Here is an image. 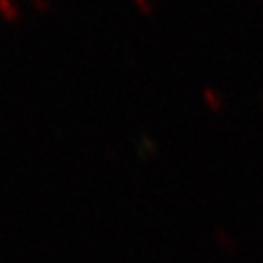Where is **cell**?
<instances>
[{
    "label": "cell",
    "mask_w": 263,
    "mask_h": 263,
    "mask_svg": "<svg viewBox=\"0 0 263 263\" xmlns=\"http://www.w3.org/2000/svg\"><path fill=\"white\" fill-rule=\"evenodd\" d=\"M0 16L6 22L13 24V22H16L21 18V9L16 8V4L13 0H0Z\"/></svg>",
    "instance_id": "6da1fadb"
},
{
    "label": "cell",
    "mask_w": 263,
    "mask_h": 263,
    "mask_svg": "<svg viewBox=\"0 0 263 263\" xmlns=\"http://www.w3.org/2000/svg\"><path fill=\"white\" fill-rule=\"evenodd\" d=\"M33 6H35L39 11H48V2H46V0H33Z\"/></svg>",
    "instance_id": "7a4b0ae2"
}]
</instances>
